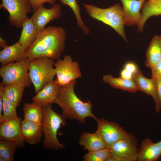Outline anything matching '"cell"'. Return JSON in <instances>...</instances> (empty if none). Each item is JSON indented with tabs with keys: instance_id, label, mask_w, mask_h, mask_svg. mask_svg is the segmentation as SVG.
Here are the masks:
<instances>
[{
	"instance_id": "1",
	"label": "cell",
	"mask_w": 161,
	"mask_h": 161,
	"mask_svg": "<svg viewBox=\"0 0 161 161\" xmlns=\"http://www.w3.org/2000/svg\"><path fill=\"white\" fill-rule=\"evenodd\" d=\"M66 34L62 27L50 26L38 33L36 39L26 51L29 59L47 57L57 59L65 47Z\"/></svg>"
},
{
	"instance_id": "2",
	"label": "cell",
	"mask_w": 161,
	"mask_h": 161,
	"mask_svg": "<svg viewBox=\"0 0 161 161\" xmlns=\"http://www.w3.org/2000/svg\"><path fill=\"white\" fill-rule=\"evenodd\" d=\"M76 83L75 80L61 86L55 103L61 108L62 114L66 119L76 120L82 123H84L88 117L97 121L98 119L92 112L91 101L83 102L75 94L74 87Z\"/></svg>"
},
{
	"instance_id": "3",
	"label": "cell",
	"mask_w": 161,
	"mask_h": 161,
	"mask_svg": "<svg viewBox=\"0 0 161 161\" xmlns=\"http://www.w3.org/2000/svg\"><path fill=\"white\" fill-rule=\"evenodd\" d=\"M42 112L43 119L42 127L44 135V147L55 150L64 148V145L58 139L57 134L60 127L66 125V118L62 114L53 110L50 104L42 106Z\"/></svg>"
},
{
	"instance_id": "4",
	"label": "cell",
	"mask_w": 161,
	"mask_h": 161,
	"mask_svg": "<svg viewBox=\"0 0 161 161\" xmlns=\"http://www.w3.org/2000/svg\"><path fill=\"white\" fill-rule=\"evenodd\" d=\"M83 5L91 18L110 26L127 42L125 34L123 7L119 3L106 8L92 4H83Z\"/></svg>"
},
{
	"instance_id": "5",
	"label": "cell",
	"mask_w": 161,
	"mask_h": 161,
	"mask_svg": "<svg viewBox=\"0 0 161 161\" xmlns=\"http://www.w3.org/2000/svg\"><path fill=\"white\" fill-rule=\"evenodd\" d=\"M54 62L53 60L45 57L30 59L29 75L36 93L53 80L56 75Z\"/></svg>"
},
{
	"instance_id": "6",
	"label": "cell",
	"mask_w": 161,
	"mask_h": 161,
	"mask_svg": "<svg viewBox=\"0 0 161 161\" xmlns=\"http://www.w3.org/2000/svg\"><path fill=\"white\" fill-rule=\"evenodd\" d=\"M30 59L26 57L18 62H12L0 68L2 83L18 84L26 87H31L32 83L29 74Z\"/></svg>"
},
{
	"instance_id": "7",
	"label": "cell",
	"mask_w": 161,
	"mask_h": 161,
	"mask_svg": "<svg viewBox=\"0 0 161 161\" xmlns=\"http://www.w3.org/2000/svg\"><path fill=\"white\" fill-rule=\"evenodd\" d=\"M109 148L111 157L109 161H135L137 160L139 148L137 140L133 134L117 141Z\"/></svg>"
},
{
	"instance_id": "8",
	"label": "cell",
	"mask_w": 161,
	"mask_h": 161,
	"mask_svg": "<svg viewBox=\"0 0 161 161\" xmlns=\"http://www.w3.org/2000/svg\"><path fill=\"white\" fill-rule=\"evenodd\" d=\"M58 85L62 86L81 76L78 63L73 61L71 56L66 55L63 59L58 58L54 64Z\"/></svg>"
},
{
	"instance_id": "9",
	"label": "cell",
	"mask_w": 161,
	"mask_h": 161,
	"mask_svg": "<svg viewBox=\"0 0 161 161\" xmlns=\"http://www.w3.org/2000/svg\"><path fill=\"white\" fill-rule=\"evenodd\" d=\"M0 8L7 10L9 14L10 24L16 28L22 27L23 22L32 9L29 0H1Z\"/></svg>"
},
{
	"instance_id": "10",
	"label": "cell",
	"mask_w": 161,
	"mask_h": 161,
	"mask_svg": "<svg viewBox=\"0 0 161 161\" xmlns=\"http://www.w3.org/2000/svg\"><path fill=\"white\" fill-rule=\"evenodd\" d=\"M96 131L101 137L108 148L129 134L119 124L103 118L97 119Z\"/></svg>"
},
{
	"instance_id": "11",
	"label": "cell",
	"mask_w": 161,
	"mask_h": 161,
	"mask_svg": "<svg viewBox=\"0 0 161 161\" xmlns=\"http://www.w3.org/2000/svg\"><path fill=\"white\" fill-rule=\"evenodd\" d=\"M21 120L18 117L14 120L0 123V140L13 142L18 148H24L25 142L21 131Z\"/></svg>"
},
{
	"instance_id": "12",
	"label": "cell",
	"mask_w": 161,
	"mask_h": 161,
	"mask_svg": "<svg viewBox=\"0 0 161 161\" xmlns=\"http://www.w3.org/2000/svg\"><path fill=\"white\" fill-rule=\"evenodd\" d=\"M49 9L45 8L43 4L39 5L33 12L31 18L39 32L45 28L51 21L60 18L62 15L60 4H55Z\"/></svg>"
},
{
	"instance_id": "13",
	"label": "cell",
	"mask_w": 161,
	"mask_h": 161,
	"mask_svg": "<svg viewBox=\"0 0 161 161\" xmlns=\"http://www.w3.org/2000/svg\"><path fill=\"white\" fill-rule=\"evenodd\" d=\"M133 79L138 90L152 97L155 103L156 112H159L161 108V104L158 96L156 79L153 78H148L145 77L140 69L133 74Z\"/></svg>"
},
{
	"instance_id": "14",
	"label": "cell",
	"mask_w": 161,
	"mask_h": 161,
	"mask_svg": "<svg viewBox=\"0 0 161 161\" xmlns=\"http://www.w3.org/2000/svg\"><path fill=\"white\" fill-rule=\"evenodd\" d=\"M146 0H120L123 5V21L125 25H138L142 17L140 10Z\"/></svg>"
},
{
	"instance_id": "15",
	"label": "cell",
	"mask_w": 161,
	"mask_h": 161,
	"mask_svg": "<svg viewBox=\"0 0 161 161\" xmlns=\"http://www.w3.org/2000/svg\"><path fill=\"white\" fill-rule=\"evenodd\" d=\"M161 156V148L157 143L148 138L144 139L139 148L137 157L138 161H157Z\"/></svg>"
},
{
	"instance_id": "16",
	"label": "cell",
	"mask_w": 161,
	"mask_h": 161,
	"mask_svg": "<svg viewBox=\"0 0 161 161\" xmlns=\"http://www.w3.org/2000/svg\"><path fill=\"white\" fill-rule=\"evenodd\" d=\"M20 123L25 143L34 145L41 142L43 134L42 125L24 120H21Z\"/></svg>"
},
{
	"instance_id": "17",
	"label": "cell",
	"mask_w": 161,
	"mask_h": 161,
	"mask_svg": "<svg viewBox=\"0 0 161 161\" xmlns=\"http://www.w3.org/2000/svg\"><path fill=\"white\" fill-rule=\"evenodd\" d=\"M60 87L56 80H53L36 93L32 99L33 102L42 106L55 103Z\"/></svg>"
},
{
	"instance_id": "18",
	"label": "cell",
	"mask_w": 161,
	"mask_h": 161,
	"mask_svg": "<svg viewBox=\"0 0 161 161\" xmlns=\"http://www.w3.org/2000/svg\"><path fill=\"white\" fill-rule=\"evenodd\" d=\"M26 57V51L18 41L3 48L0 52L1 66L15 61H19Z\"/></svg>"
},
{
	"instance_id": "19",
	"label": "cell",
	"mask_w": 161,
	"mask_h": 161,
	"mask_svg": "<svg viewBox=\"0 0 161 161\" xmlns=\"http://www.w3.org/2000/svg\"><path fill=\"white\" fill-rule=\"evenodd\" d=\"M22 28L18 42L26 51L35 41L38 32L31 18L27 17L25 20Z\"/></svg>"
},
{
	"instance_id": "20",
	"label": "cell",
	"mask_w": 161,
	"mask_h": 161,
	"mask_svg": "<svg viewBox=\"0 0 161 161\" xmlns=\"http://www.w3.org/2000/svg\"><path fill=\"white\" fill-rule=\"evenodd\" d=\"M78 143L85 150L91 151L107 147L99 134L96 131L91 133L83 132L79 138Z\"/></svg>"
},
{
	"instance_id": "21",
	"label": "cell",
	"mask_w": 161,
	"mask_h": 161,
	"mask_svg": "<svg viewBox=\"0 0 161 161\" xmlns=\"http://www.w3.org/2000/svg\"><path fill=\"white\" fill-rule=\"evenodd\" d=\"M142 17L137 26L138 30L143 31L147 20L153 16L161 15V0H147L143 3L141 9Z\"/></svg>"
},
{
	"instance_id": "22",
	"label": "cell",
	"mask_w": 161,
	"mask_h": 161,
	"mask_svg": "<svg viewBox=\"0 0 161 161\" xmlns=\"http://www.w3.org/2000/svg\"><path fill=\"white\" fill-rule=\"evenodd\" d=\"M26 87L17 83H0V89L5 97L16 108L21 102L24 89Z\"/></svg>"
},
{
	"instance_id": "23",
	"label": "cell",
	"mask_w": 161,
	"mask_h": 161,
	"mask_svg": "<svg viewBox=\"0 0 161 161\" xmlns=\"http://www.w3.org/2000/svg\"><path fill=\"white\" fill-rule=\"evenodd\" d=\"M103 82L115 88L135 93L138 91L137 85L133 79H128L120 77L114 78L111 75L106 74L103 78Z\"/></svg>"
},
{
	"instance_id": "24",
	"label": "cell",
	"mask_w": 161,
	"mask_h": 161,
	"mask_svg": "<svg viewBox=\"0 0 161 161\" xmlns=\"http://www.w3.org/2000/svg\"><path fill=\"white\" fill-rule=\"evenodd\" d=\"M146 66L151 68L161 60V36L154 35L145 52Z\"/></svg>"
},
{
	"instance_id": "25",
	"label": "cell",
	"mask_w": 161,
	"mask_h": 161,
	"mask_svg": "<svg viewBox=\"0 0 161 161\" xmlns=\"http://www.w3.org/2000/svg\"><path fill=\"white\" fill-rule=\"evenodd\" d=\"M23 110L24 120L42 125L43 119L42 106L34 102L24 103Z\"/></svg>"
},
{
	"instance_id": "26",
	"label": "cell",
	"mask_w": 161,
	"mask_h": 161,
	"mask_svg": "<svg viewBox=\"0 0 161 161\" xmlns=\"http://www.w3.org/2000/svg\"><path fill=\"white\" fill-rule=\"evenodd\" d=\"M61 4L68 5L72 9L76 18L77 24L79 28L86 35L90 32L89 29L86 26L82 19L80 10L76 0H57Z\"/></svg>"
},
{
	"instance_id": "27",
	"label": "cell",
	"mask_w": 161,
	"mask_h": 161,
	"mask_svg": "<svg viewBox=\"0 0 161 161\" xmlns=\"http://www.w3.org/2000/svg\"><path fill=\"white\" fill-rule=\"evenodd\" d=\"M0 97H1L3 101V122L17 118L18 117L16 113V108L7 98L1 89Z\"/></svg>"
},
{
	"instance_id": "28",
	"label": "cell",
	"mask_w": 161,
	"mask_h": 161,
	"mask_svg": "<svg viewBox=\"0 0 161 161\" xmlns=\"http://www.w3.org/2000/svg\"><path fill=\"white\" fill-rule=\"evenodd\" d=\"M111 156L109 148L106 147L95 151H88L83 157V160L109 161Z\"/></svg>"
},
{
	"instance_id": "29",
	"label": "cell",
	"mask_w": 161,
	"mask_h": 161,
	"mask_svg": "<svg viewBox=\"0 0 161 161\" xmlns=\"http://www.w3.org/2000/svg\"><path fill=\"white\" fill-rule=\"evenodd\" d=\"M16 147V145L13 142L0 140V157H3L5 161H14V154Z\"/></svg>"
},
{
	"instance_id": "30",
	"label": "cell",
	"mask_w": 161,
	"mask_h": 161,
	"mask_svg": "<svg viewBox=\"0 0 161 161\" xmlns=\"http://www.w3.org/2000/svg\"><path fill=\"white\" fill-rule=\"evenodd\" d=\"M150 69L151 78L155 79H161V60Z\"/></svg>"
},
{
	"instance_id": "31",
	"label": "cell",
	"mask_w": 161,
	"mask_h": 161,
	"mask_svg": "<svg viewBox=\"0 0 161 161\" xmlns=\"http://www.w3.org/2000/svg\"><path fill=\"white\" fill-rule=\"evenodd\" d=\"M56 0H29L33 12L40 5L47 3L52 5L55 3Z\"/></svg>"
},
{
	"instance_id": "32",
	"label": "cell",
	"mask_w": 161,
	"mask_h": 161,
	"mask_svg": "<svg viewBox=\"0 0 161 161\" xmlns=\"http://www.w3.org/2000/svg\"><path fill=\"white\" fill-rule=\"evenodd\" d=\"M123 68L131 72L133 75L139 69L137 65L132 61L126 62L124 64Z\"/></svg>"
},
{
	"instance_id": "33",
	"label": "cell",
	"mask_w": 161,
	"mask_h": 161,
	"mask_svg": "<svg viewBox=\"0 0 161 161\" xmlns=\"http://www.w3.org/2000/svg\"><path fill=\"white\" fill-rule=\"evenodd\" d=\"M133 74L130 72L123 68L120 72V77L123 78L133 79Z\"/></svg>"
},
{
	"instance_id": "34",
	"label": "cell",
	"mask_w": 161,
	"mask_h": 161,
	"mask_svg": "<svg viewBox=\"0 0 161 161\" xmlns=\"http://www.w3.org/2000/svg\"><path fill=\"white\" fill-rule=\"evenodd\" d=\"M156 79L158 96L161 104V79Z\"/></svg>"
},
{
	"instance_id": "35",
	"label": "cell",
	"mask_w": 161,
	"mask_h": 161,
	"mask_svg": "<svg viewBox=\"0 0 161 161\" xmlns=\"http://www.w3.org/2000/svg\"><path fill=\"white\" fill-rule=\"evenodd\" d=\"M3 111V101L1 97H0V123L3 121V114L2 112Z\"/></svg>"
},
{
	"instance_id": "36",
	"label": "cell",
	"mask_w": 161,
	"mask_h": 161,
	"mask_svg": "<svg viewBox=\"0 0 161 161\" xmlns=\"http://www.w3.org/2000/svg\"><path fill=\"white\" fill-rule=\"evenodd\" d=\"M7 41L4 39L2 38L1 37H0V47H1L4 48L7 47Z\"/></svg>"
},
{
	"instance_id": "37",
	"label": "cell",
	"mask_w": 161,
	"mask_h": 161,
	"mask_svg": "<svg viewBox=\"0 0 161 161\" xmlns=\"http://www.w3.org/2000/svg\"><path fill=\"white\" fill-rule=\"evenodd\" d=\"M157 143L159 147L161 148V140L157 142Z\"/></svg>"
},
{
	"instance_id": "38",
	"label": "cell",
	"mask_w": 161,
	"mask_h": 161,
	"mask_svg": "<svg viewBox=\"0 0 161 161\" xmlns=\"http://www.w3.org/2000/svg\"><path fill=\"white\" fill-rule=\"evenodd\" d=\"M0 161H5V160L2 157H0Z\"/></svg>"
}]
</instances>
